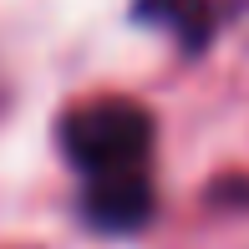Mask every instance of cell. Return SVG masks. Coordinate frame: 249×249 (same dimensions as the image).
Listing matches in <instances>:
<instances>
[{
	"mask_svg": "<svg viewBox=\"0 0 249 249\" xmlns=\"http://www.w3.org/2000/svg\"><path fill=\"white\" fill-rule=\"evenodd\" d=\"M66 168L76 173V203L97 234L127 239L148 229L158 209V127L153 112L132 97L71 102L56 122Z\"/></svg>",
	"mask_w": 249,
	"mask_h": 249,
	"instance_id": "obj_1",
	"label": "cell"
},
{
	"mask_svg": "<svg viewBox=\"0 0 249 249\" xmlns=\"http://www.w3.org/2000/svg\"><path fill=\"white\" fill-rule=\"evenodd\" d=\"M229 10H234V0H132V20L168 31L188 56L213 41V31L224 26Z\"/></svg>",
	"mask_w": 249,
	"mask_h": 249,
	"instance_id": "obj_2",
	"label": "cell"
}]
</instances>
